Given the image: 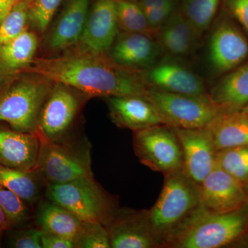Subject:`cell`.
Here are the masks:
<instances>
[{
  "label": "cell",
  "instance_id": "1",
  "mask_svg": "<svg viewBox=\"0 0 248 248\" xmlns=\"http://www.w3.org/2000/svg\"><path fill=\"white\" fill-rule=\"evenodd\" d=\"M24 73L68 85L89 97H145L148 89L142 72L120 66L107 55L85 53L75 48L62 55L35 57Z\"/></svg>",
  "mask_w": 248,
  "mask_h": 248
},
{
  "label": "cell",
  "instance_id": "2",
  "mask_svg": "<svg viewBox=\"0 0 248 248\" xmlns=\"http://www.w3.org/2000/svg\"><path fill=\"white\" fill-rule=\"evenodd\" d=\"M248 235V208L230 213L209 211L200 203L164 243L166 248H219Z\"/></svg>",
  "mask_w": 248,
  "mask_h": 248
},
{
  "label": "cell",
  "instance_id": "3",
  "mask_svg": "<svg viewBox=\"0 0 248 248\" xmlns=\"http://www.w3.org/2000/svg\"><path fill=\"white\" fill-rule=\"evenodd\" d=\"M54 84L34 73L18 76L0 91V122L17 131L37 133L42 108Z\"/></svg>",
  "mask_w": 248,
  "mask_h": 248
},
{
  "label": "cell",
  "instance_id": "4",
  "mask_svg": "<svg viewBox=\"0 0 248 248\" xmlns=\"http://www.w3.org/2000/svg\"><path fill=\"white\" fill-rule=\"evenodd\" d=\"M164 176L159 198L148 210L152 228L162 248L201 203L198 186L182 170Z\"/></svg>",
  "mask_w": 248,
  "mask_h": 248
},
{
  "label": "cell",
  "instance_id": "5",
  "mask_svg": "<svg viewBox=\"0 0 248 248\" xmlns=\"http://www.w3.org/2000/svg\"><path fill=\"white\" fill-rule=\"evenodd\" d=\"M48 200L76 215L86 223L107 226L118 210V202L99 185L94 177L81 178L63 184L47 183Z\"/></svg>",
  "mask_w": 248,
  "mask_h": 248
},
{
  "label": "cell",
  "instance_id": "6",
  "mask_svg": "<svg viewBox=\"0 0 248 248\" xmlns=\"http://www.w3.org/2000/svg\"><path fill=\"white\" fill-rule=\"evenodd\" d=\"M91 148L87 140L71 138L55 142L40 140L37 169L50 184L93 177Z\"/></svg>",
  "mask_w": 248,
  "mask_h": 248
},
{
  "label": "cell",
  "instance_id": "7",
  "mask_svg": "<svg viewBox=\"0 0 248 248\" xmlns=\"http://www.w3.org/2000/svg\"><path fill=\"white\" fill-rule=\"evenodd\" d=\"M145 97L152 103L163 124L172 128H205L221 112L208 94L190 95L148 88Z\"/></svg>",
  "mask_w": 248,
  "mask_h": 248
},
{
  "label": "cell",
  "instance_id": "8",
  "mask_svg": "<svg viewBox=\"0 0 248 248\" xmlns=\"http://www.w3.org/2000/svg\"><path fill=\"white\" fill-rule=\"evenodd\" d=\"M133 149L141 164L164 175L182 170L180 142L172 127L158 124L133 132Z\"/></svg>",
  "mask_w": 248,
  "mask_h": 248
},
{
  "label": "cell",
  "instance_id": "9",
  "mask_svg": "<svg viewBox=\"0 0 248 248\" xmlns=\"http://www.w3.org/2000/svg\"><path fill=\"white\" fill-rule=\"evenodd\" d=\"M87 95L55 82L41 112L37 134L40 140L60 142L73 138L71 129Z\"/></svg>",
  "mask_w": 248,
  "mask_h": 248
},
{
  "label": "cell",
  "instance_id": "10",
  "mask_svg": "<svg viewBox=\"0 0 248 248\" xmlns=\"http://www.w3.org/2000/svg\"><path fill=\"white\" fill-rule=\"evenodd\" d=\"M213 24L208 41V62L215 74L223 76L248 60V37L223 9Z\"/></svg>",
  "mask_w": 248,
  "mask_h": 248
},
{
  "label": "cell",
  "instance_id": "11",
  "mask_svg": "<svg viewBox=\"0 0 248 248\" xmlns=\"http://www.w3.org/2000/svg\"><path fill=\"white\" fill-rule=\"evenodd\" d=\"M172 128L182 147L183 172L199 186L217 165L218 151L211 131L208 127Z\"/></svg>",
  "mask_w": 248,
  "mask_h": 248
},
{
  "label": "cell",
  "instance_id": "12",
  "mask_svg": "<svg viewBox=\"0 0 248 248\" xmlns=\"http://www.w3.org/2000/svg\"><path fill=\"white\" fill-rule=\"evenodd\" d=\"M142 76L147 88L190 95L208 94L202 78L177 58L169 55L142 71Z\"/></svg>",
  "mask_w": 248,
  "mask_h": 248
},
{
  "label": "cell",
  "instance_id": "13",
  "mask_svg": "<svg viewBox=\"0 0 248 248\" xmlns=\"http://www.w3.org/2000/svg\"><path fill=\"white\" fill-rule=\"evenodd\" d=\"M107 228L111 248H161L148 217V210L119 208Z\"/></svg>",
  "mask_w": 248,
  "mask_h": 248
},
{
  "label": "cell",
  "instance_id": "14",
  "mask_svg": "<svg viewBox=\"0 0 248 248\" xmlns=\"http://www.w3.org/2000/svg\"><path fill=\"white\" fill-rule=\"evenodd\" d=\"M120 32L115 1L97 0L89 11L81 38L73 48L85 53L107 55Z\"/></svg>",
  "mask_w": 248,
  "mask_h": 248
},
{
  "label": "cell",
  "instance_id": "15",
  "mask_svg": "<svg viewBox=\"0 0 248 248\" xmlns=\"http://www.w3.org/2000/svg\"><path fill=\"white\" fill-rule=\"evenodd\" d=\"M198 188L201 204L213 213H232L246 206L244 186L217 165Z\"/></svg>",
  "mask_w": 248,
  "mask_h": 248
},
{
  "label": "cell",
  "instance_id": "16",
  "mask_svg": "<svg viewBox=\"0 0 248 248\" xmlns=\"http://www.w3.org/2000/svg\"><path fill=\"white\" fill-rule=\"evenodd\" d=\"M91 0H68L62 14L46 32L42 50L53 56L75 48L82 35Z\"/></svg>",
  "mask_w": 248,
  "mask_h": 248
},
{
  "label": "cell",
  "instance_id": "17",
  "mask_svg": "<svg viewBox=\"0 0 248 248\" xmlns=\"http://www.w3.org/2000/svg\"><path fill=\"white\" fill-rule=\"evenodd\" d=\"M164 53L156 37L120 31L107 55L120 66L142 72L153 66Z\"/></svg>",
  "mask_w": 248,
  "mask_h": 248
},
{
  "label": "cell",
  "instance_id": "18",
  "mask_svg": "<svg viewBox=\"0 0 248 248\" xmlns=\"http://www.w3.org/2000/svg\"><path fill=\"white\" fill-rule=\"evenodd\" d=\"M40 139L37 133H27L0 122V166L22 171L37 170Z\"/></svg>",
  "mask_w": 248,
  "mask_h": 248
},
{
  "label": "cell",
  "instance_id": "19",
  "mask_svg": "<svg viewBox=\"0 0 248 248\" xmlns=\"http://www.w3.org/2000/svg\"><path fill=\"white\" fill-rule=\"evenodd\" d=\"M112 122L132 131L163 124L152 103L141 96L105 97Z\"/></svg>",
  "mask_w": 248,
  "mask_h": 248
},
{
  "label": "cell",
  "instance_id": "20",
  "mask_svg": "<svg viewBox=\"0 0 248 248\" xmlns=\"http://www.w3.org/2000/svg\"><path fill=\"white\" fill-rule=\"evenodd\" d=\"M39 37L29 29L0 45V91L31 66L40 45Z\"/></svg>",
  "mask_w": 248,
  "mask_h": 248
},
{
  "label": "cell",
  "instance_id": "21",
  "mask_svg": "<svg viewBox=\"0 0 248 248\" xmlns=\"http://www.w3.org/2000/svg\"><path fill=\"white\" fill-rule=\"evenodd\" d=\"M202 35L180 11H175L156 32L164 53L177 58L195 53Z\"/></svg>",
  "mask_w": 248,
  "mask_h": 248
},
{
  "label": "cell",
  "instance_id": "22",
  "mask_svg": "<svg viewBox=\"0 0 248 248\" xmlns=\"http://www.w3.org/2000/svg\"><path fill=\"white\" fill-rule=\"evenodd\" d=\"M208 94L221 112L242 110L248 104V60L223 75Z\"/></svg>",
  "mask_w": 248,
  "mask_h": 248
},
{
  "label": "cell",
  "instance_id": "23",
  "mask_svg": "<svg viewBox=\"0 0 248 248\" xmlns=\"http://www.w3.org/2000/svg\"><path fill=\"white\" fill-rule=\"evenodd\" d=\"M35 221L41 231L71 240L74 244L84 226V222L76 215L49 200L42 202L39 205Z\"/></svg>",
  "mask_w": 248,
  "mask_h": 248
},
{
  "label": "cell",
  "instance_id": "24",
  "mask_svg": "<svg viewBox=\"0 0 248 248\" xmlns=\"http://www.w3.org/2000/svg\"><path fill=\"white\" fill-rule=\"evenodd\" d=\"M208 128L217 151L248 146V115L243 110L221 112Z\"/></svg>",
  "mask_w": 248,
  "mask_h": 248
},
{
  "label": "cell",
  "instance_id": "25",
  "mask_svg": "<svg viewBox=\"0 0 248 248\" xmlns=\"http://www.w3.org/2000/svg\"><path fill=\"white\" fill-rule=\"evenodd\" d=\"M45 178L38 169L22 171L0 166V186L12 191L28 205L40 199Z\"/></svg>",
  "mask_w": 248,
  "mask_h": 248
},
{
  "label": "cell",
  "instance_id": "26",
  "mask_svg": "<svg viewBox=\"0 0 248 248\" xmlns=\"http://www.w3.org/2000/svg\"><path fill=\"white\" fill-rule=\"evenodd\" d=\"M114 1L121 31L140 32L156 37V32L150 27L146 15L138 1L134 0Z\"/></svg>",
  "mask_w": 248,
  "mask_h": 248
},
{
  "label": "cell",
  "instance_id": "27",
  "mask_svg": "<svg viewBox=\"0 0 248 248\" xmlns=\"http://www.w3.org/2000/svg\"><path fill=\"white\" fill-rule=\"evenodd\" d=\"M221 0H183L180 12L202 35L215 21Z\"/></svg>",
  "mask_w": 248,
  "mask_h": 248
},
{
  "label": "cell",
  "instance_id": "28",
  "mask_svg": "<svg viewBox=\"0 0 248 248\" xmlns=\"http://www.w3.org/2000/svg\"><path fill=\"white\" fill-rule=\"evenodd\" d=\"M217 165L244 186L248 182V146L217 152Z\"/></svg>",
  "mask_w": 248,
  "mask_h": 248
},
{
  "label": "cell",
  "instance_id": "29",
  "mask_svg": "<svg viewBox=\"0 0 248 248\" xmlns=\"http://www.w3.org/2000/svg\"><path fill=\"white\" fill-rule=\"evenodd\" d=\"M29 5L19 1L0 24V45L14 40L29 29Z\"/></svg>",
  "mask_w": 248,
  "mask_h": 248
},
{
  "label": "cell",
  "instance_id": "30",
  "mask_svg": "<svg viewBox=\"0 0 248 248\" xmlns=\"http://www.w3.org/2000/svg\"><path fill=\"white\" fill-rule=\"evenodd\" d=\"M62 0H34L29 7V29L46 35Z\"/></svg>",
  "mask_w": 248,
  "mask_h": 248
},
{
  "label": "cell",
  "instance_id": "31",
  "mask_svg": "<svg viewBox=\"0 0 248 248\" xmlns=\"http://www.w3.org/2000/svg\"><path fill=\"white\" fill-rule=\"evenodd\" d=\"M0 206L16 228L24 226L30 219L31 212L28 204L14 192L1 186H0Z\"/></svg>",
  "mask_w": 248,
  "mask_h": 248
},
{
  "label": "cell",
  "instance_id": "32",
  "mask_svg": "<svg viewBox=\"0 0 248 248\" xmlns=\"http://www.w3.org/2000/svg\"><path fill=\"white\" fill-rule=\"evenodd\" d=\"M75 246L76 248H111L107 227L99 223L84 222L82 231Z\"/></svg>",
  "mask_w": 248,
  "mask_h": 248
},
{
  "label": "cell",
  "instance_id": "33",
  "mask_svg": "<svg viewBox=\"0 0 248 248\" xmlns=\"http://www.w3.org/2000/svg\"><path fill=\"white\" fill-rule=\"evenodd\" d=\"M9 246L14 248H42V231L34 227L21 228L10 236Z\"/></svg>",
  "mask_w": 248,
  "mask_h": 248
},
{
  "label": "cell",
  "instance_id": "34",
  "mask_svg": "<svg viewBox=\"0 0 248 248\" xmlns=\"http://www.w3.org/2000/svg\"><path fill=\"white\" fill-rule=\"evenodd\" d=\"M223 9L238 23L248 37V0H221Z\"/></svg>",
  "mask_w": 248,
  "mask_h": 248
},
{
  "label": "cell",
  "instance_id": "35",
  "mask_svg": "<svg viewBox=\"0 0 248 248\" xmlns=\"http://www.w3.org/2000/svg\"><path fill=\"white\" fill-rule=\"evenodd\" d=\"M175 11L176 6L173 5V6H165L159 9L148 10L143 12L146 15L150 27L155 32H157L160 28L164 25L166 21Z\"/></svg>",
  "mask_w": 248,
  "mask_h": 248
},
{
  "label": "cell",
  "instance_id": "36",
  "mask_svg": "<svg viewBox=\"0 0 248 248\" xmlns=\"http://www.w3.org/2000/svg\"><path fill=\"white\" fill-rule=\"evenodd\" d=\"M42 248H76L71 240L58 235L42 232Z\"/></svg>",
  "mask_w": 248,
  "mask_h": 248
},
{
  "label": "cell",
  "instance_id": "37",
  "mask_svg": "<svg viewBox=\"0 0 248 248\" xmlns=\"http://www.w3.org/2000/svg\"><path fill=\"white\" fill-rule=\"evenodd\" d=\"M138 2L143 11L173 5L176 6V0H139Z\"/></svg>",
  "mask_w": 248,
  "mask_h": 248
},
{
  "label": "cell",
  "instance_id": "38",
  "mask_svg": "<svg viewBox=\"0 0 248 248\" xmlns=\"http://www.w3.org/2000/svg\"><path fill=\"white\" fill-rule=\"evenodd\" d=\"M18 2V0H0V24Z\"/></svg>",
  "mask_w": 248,
  "mask_h": 248
},
{
  "label": "cell",
  "instance_id": "39",
  "mask_svg": "<svg viewBox=\"0 0 248 248\" xmlns=\"http://www.w3.org/2000/svg\"><path fill=\"white\" fill-rule=\"evenodd\" d=\"M13 229H16L14 223L0 206V230L3 232H6Z\"/></svg>",
  "mask_w": 248,
  "mask_h": 248
},
{
  "label": "cell",
  "instance_id": "40",
  "mask_svg": "<svg viewBox=\"0 0 248 248\" xmlns=\"http://www.w3.org/2000/svg\"><path fill=\"white\" fill-rule=\"evenodd\" d=\"M245 192L246 195V207L248 208V182L244 185Z\"/></svg>",
  "mask_w": 248,
  "mask_h": 248
},
{
  "label": "cell",
  "instance_id": "41",
  "mask_svg": "<svg viewBox=\"0 0 248 248\" xmlns=\"http://www.w3.org/2000/svg\"><path fill=\"white\" fill-rule=\"evenodd\" d=\"M4 232L1 231L0 230V248L1 247V239H2L3 234H4Z\"/></svg>",
  "mask_w": 248,
  "mask_h": 248
},
{
  "label": "cell",
  "instance_id": "42",
  "mask_svg": "<svg viewBox=\"0 0 248 248\" xmlns=\"http://www.w3.org/2000/svg\"><path fill=\"white\" fill-rule=\"evenodd\" d=\"M19 1H24V2L27 3V4H30L31 3H32L34 0H18Z\"/></svg>",
  "mask_w": 248,
  "mask_h": 248
},
{
  "label": "cell",
  "instance_id": "43",
  "mask_svg": "<svg viewBox=\"0 0 248 248\" xmlns=\"http://www.w3.org/2000/svg\"><path fill=\"white\" fill-rule=\"evenodd\" d=\"M242 110L248 115V104L246 107H244V108H243Z\"/></svg>",
  "mask_w": 248,
  "mask_h": 248
},
{
  "label": "cell",
  "instance_id": "44",
  "mask_svg": "<svg viewBox=\"0 0 248 248\" xmlns=\"http://www.w3.org/2000/svg\"><path fill=\"white\" fill-rule=\"evenodd\" d=\"M134 1H139V0H134Z\"/></svg>",
  "mask_w": 248,
  "mask_h": 248
}]
</instances>
